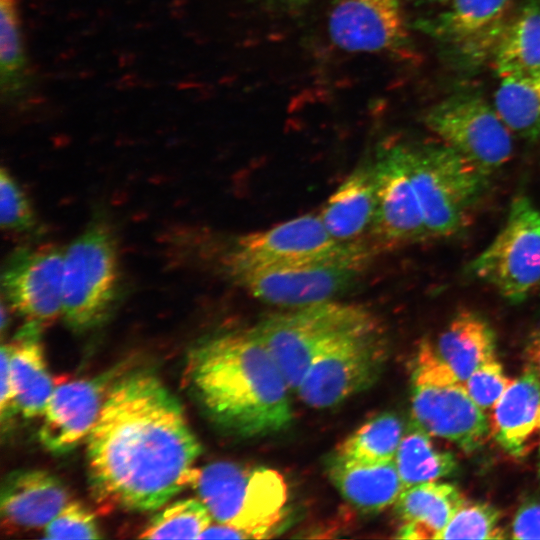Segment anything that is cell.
Wrapping results in <instances>:
<instances>
[{
    "label": "cell",
    "instance_id": "cell-30",
    "mask_svg": "<svg viewBox=\"0 0 540 540\" xmlns=\"http://www.w3.org/2000/svg\"><path fill=\"white\" fill-rule=\"evenodd\" d=\"M212 516L199 499H182L160 510L139 535L146 539L199 538L212 524Z\"/></svg>",
    "mask_w": 540,
    "mask_h": 540
},
{
    "label": "cell",
    "instance_id": "cell-6",
    "mask_svg": "<svg viewBox=\"0 0 540 540\" xmlns=\"http://www.w3.org/2000/svg\"><path fill=\"white\" fill-rule=\"evenodd\" d=\"M120 291V262L111 228L88 226L65 249L62 317L77 332L93 329L110 314Z\"/></svg>",
    "mask_w": 540,
    "mask_h": 540
},
{
    "label": "cell",
    "instance_id": "cell-35",
    "mask_svg": "<svg viewBox=\"0 0 540 540\" xmlns=\"http://www.w3.org/2000/svg\"><path fill=\"white\" fill-rule=\"evenodd\" d=\"M514 539H540V497L525 501L511 523Z\"/></svg>",
    "mask_w": 540,
    "mask_h": 540
},
{
    "label": "cell",
    "instance_id": "cell-39",
    "mask_svg": "<svg viewBox=\"0 0 540 540\" xmlns=\"http://www.w3.org/2000/svg\"><path fill=\"white\" fill-rule=\"evenodd\" d=\"M275 1L280 2L281 4H286V5H302L312 0H275Z\"/></svg>",
    "mask_w": 540,
    "mask_h": 540
},
{
    "label": "cell",
    "instance_id": "cell-33",
    "mask_svg": "<svg viewBox=\"0 0 540 540\" xmlns=\"http://www.w3.org/2000/svg\"><path fill=\"white\" fill-rule=\"evenodd\" d=\"M48 539H98L102 538L94 514L81 503L67 505L44 527Z\"/></svg>",
    "mask_w": 540,
    "mask_h": 540
},
{
    "label": "cell",
    "instance_id": "cell-13",
    "mask_svg": "<svg viewBox=\"0 0 540 540\" xmlns=\"http://www.w3.org/2000/svg\"><path fill=\"white\" fill-rule=\"evenodd\" d=\"M421 25L459 63L476 67L492 59L511 21L512 0H448Z\"/></svg>",
    "mask_w": 540,
    "mask_h": 540
},
{
    "label": "cell",
    "instance_id": "cell-14",
    "mask_svg": "<svg viewBox=\"0 0 540 540\" xmlns=\"http://www.w3.org/2000/svg\"><path fill=\"white\" fill-rule=\"evenodd\" d=\"M495 335L479 315L457 314L435 343L423 342L417 352L412 382L447 385L463 383L495 356Z\"/></svg>",
    "mask_w": 540,
    "mask_h": 540
},
{
    "label": "cell",
    "instance_id": "cell-8",
    "mask_svg": "<svg viewBox=\"0 0 540 540\" xmlns=\"http://www.w3.org/2000/svg\"><path fill=\"white\" fill-rule=\"evenodd\" d=\"M386 358V340L378 323L351 332L314 360L296 391L310 407L335 406L374 384Z\"/></svg>",
    "mask_w": 540,
    "mask_h": 540
},
{
    "label": "cell",
    "instance_id": "cell-19",
    "mask_svg": "<svg viewBox=\"0 0 540 540\" xmlns=\"http://www.w3.org/2000/svg\"><path fill=\"white\" fill-rule=\"evenodd\" d=\"M68 498L62 481L47 471H13L1 487L3 525L12 529L45 527L67 505Z\"/></svg>",
    "mask_w": 540,
    "mask_h": 540
},
{
    "label": "cell",
    "instance_id": "cell-22",
    "mask_svg": "<svg viewBox=\"0 0 540 540\" xmlns=\"http://www.w3.org/2000/svg\"><path fill=\"white\" fill-rule=\"evenodd\" d=\"M452 484L430 481L403 490L395 503L402 539H439L452 517L466 502Z\"/></svg>",
    "mask_w": 540,
    "mask_h": 540
},
{
    "label": "cell",
    "instance_id": "cell-11",
    "mask_svg": "<svg viewBox=\"0 0 540 540\" xmlns=\"http://www.w3.org/2000/svg\"><path fill=\"white\" fill-rule=\"evenodd\" d=\"M364 248L367 246L362 241L336 240L319 215L307 214L239 237L227 253L224 266L228 273L253 266L320 262Z\"/></svg>",
    "mask_w": 540,
    "mask_h": 540
},
{
    "label": "cell",
    "instance_id": "cell-3",
    "mask_svg": "<svg viewBox=\"0 0 540 540\" xmlns=\"http://www.w3.org/2000/svg\"><path fill=\"white\" fill-rule=\"evenodd\" d=\"M212 518L246 538H266L284 517L287 485L276 470L219 461L198 469L193 482Z\"/></svg>",
    "mask_w": 540,
    "mask_h": 540
},
{
    "label": "cell",
    "instance_id": "cell-29",
    "mask_svg": "<svg viewBox=\"0 0 540 540\" xmlns=\"http://www.w3.org/2000/svg\"><path fill=\"white\" fill-rule=\"evenodd\" d=\"M0 84L7 97L16 96L27 79V59L15 0H0Z\"/></svg>",
    "mask_w": 540,
    "mask_h": 540
},
{
    "label": "cell",
    "instance_id": "cell-31",
    "mask_svg": "<svg viewBox=\"0 0 540 540\" xmlns=\"http://www.w3.org/2000/svg\"><path fill=\"white\" fill-rule=\"evenodd\" d=\"M501 514L484 502L466 501L452 517L439 539H504Z\"/></svg>",
    "mask_w": 540,
    "mask_h": 540
},
{
    "label": "cell",
    "instance_id": "cell-34",
    "mask_svg": "<svg viewBox=\"0 0 540 540\" xmlns=\"http://www.w3.org/2000/svg\"><path fill=\"white\" fill-rule=\"evenodd\" d=\"M513 380L494 358L478 367L463 385L473 401L483 410H488L493 409Z\"/></svg>",
    "mask_w": 540,
    "mask_h": 540
},
{
    "label": "cell",
    "instance_id": "cell-4",
    "mask_svg": "<svg viewBox=\"0 0 540 540\" xmlns=\"http://www.w3.org/2000/svg\"><path fill=\"white\" fill-rule=\"evenodd\" d=\"M377 324L358 305L319 302L273 314L250 331L267 348L291 390H297L314 360L334 341Z\"/></svg>",
    "mask_w": 540,
    "mask_h": 540
},
{
    "label": "cell",
    "instance_id": "cell-24",
    "mask_svg": "<svg viewBox=\"0 0 540 540\" xmlns=\"http://www.w3.org/2000/svg\"><path fill=\"white\" fill-rule=\"evenodd\" d=\"M329 476L347 501L368 512L395 504L405 489L395 460L361 463L336 455L329 464Z\"/></svg>",
    "mask_w": 540,
    "mask_h": 540
},
{
    "label": "cell",
    "instance_id": "cell-36",
    "mask_svg": "<svg viewBox=\"0 0 540 540\" xmlns=\"http://www.w3.org/2000/svg\"><path fill=\"white\" fill-rule=\"evenodd\" d=\"M1 393H0V417L1 424L9 423L13 416L18 413L13 385L10 374V355L8 344L1 346Z\"/></svg>",
    "mask_w": 540,
    "mask_h": 540
},
{
    "label": "cell",
    "instance_id": "cell-42",
    "mask_svg": "<svg viewBox=\"0 0 540 540\" xmlns=\"http://www.w3.org/2000/svg\"><path fill=\"white\" fill-rule=\"evenodd\" d=\"M538 475L540 477V463H539V468H538Z\"/></svg>",
    "mask_w": 540,
    "mask_h": 540
},
{
    "label": "cell",
    "instance_id": "cell-1",
    "mask_svg": "<svg viewBox=\"0 0 540 540\" xmlns=\"http://www.w3.org/2000/svg\"><path fill=\"white\" fill-rule=\"evenodd\" d=\"M87 443L89 488L105 507L157 510L198 472L201 447L182 406L149 372L114 381Z\"/></svg>",
    "mask_w": 540,
    "mask_h": 540
},
{
    "label": "cell",
    "instance_id": "cell-18",
    "mask_svg": "<svg viewBox=\"0 0 540 540\" xmlns=\"http://www.w3.org/2000/svg\"><path fill=\"white\" fill-rule=\"evenodd\" d=\"M115 372L55 387L42 414L39 440L55 455L75 449L95 424Z\"/></svg>",
    "mask_w": 540,
    "mask_h": 540
},
{
    "label": "cell",
    "instance_id": "cell-16",
    "mask_svg": "<svg viewBox=\"0 0 540 540\" xmlns=\"http://www.w3.org/2000/svg\"><path fill=\"white\" fill-rule=\"evenodd\" d=\"M413 424L456 444L465 452L482 447L491 436L490 418L467 393L463 383L437 385L412 382Z\"/></svg>",
    "mask_w": 540,
    "mask_h": 540
},
{
    "label": "cell",
    "instance_id": "cell-17",
    "mask_svg": "<svg viewBox=\"0 0 540 540\" xmlns=\"http://www.w3.org/2000/svg\"><path fill=\"white\" fill-rule=\"evenodd\" d=\"M328 32L333 44L347 52L395 53L408 42L399 0H338Z\"/></svg>",
    "mask_w": 540,
    "mask_h": 540
},
{
    "label": "cell",
    "instance_id": "cell-28",
    "mask_svg": "<svg viewBox=\"0 0 540 540\" xmlns=\"http://www.w3.org/2000/svg\"><path fill=\"white\" fill-rule=\"evenodd\" d=\"M402 438L401 420L393 413H382L346 438L337 455L361 463L390 462L395 460Z\"/></svg>",
    "mask_w": 540,
    "mask_h": 540
},
{
    "label": "cell",
    "instance_id": "cell-9",
    "mask_svg": "<svg viewBox=\"0 0 540 540\" xmlns=\"http://www.w3.org/2000/svg\"><path fill=\"white\" fill-rule=\"evenodd\" d=\"M470 270L511 302L524 300L540 283V210L528 198L513 201L503 228Z\"/></svg>",
    "mask_w": 540,
    "mask_h": 540
},
{
    "label": "cell",
    "instance_id": "cell-7",
    "mask_svg": "<svg viewBox=\"0 0 540 540\" xmlns=\"http://www.w3.org/2000/svg\"><path fill=\"white\" fill-rule=\"evenodd\" d=\"M370 249L311 263L253 266L228 272L255 298L298 308L331 300L358 279L370 260Z\"/></svg>",
    "mask_w": 540,
    "mask_h": 540
},
{
    "label": "cell",
    "instance_id": "cell-2",
    "mask_svg": "<svg viewBox=\"0 0 540 540\" xmlns=\"http://www.w3.org/2000/svg\"><path fill=\"white\" fill-rule=\"evenodd\" d=\"M187 374L208 416L233 434L264 436L292 420L291 389L250 330L201 341L189 353Z\"/></svg>",
    "mask_w": 540,
    "mask_h": 540
},
{
    "label": "cell",
    "instance_id": "cell-15",
    "mask_svg": "<svg viewBox=\"0 0 540 540\" xmlns=\"http://www.w3.org/2000/svg\"><path fill=\"white\" fill-rule=\"evenodd\" d=\"M377 204L370 234L383 248L427 237L421 205L408 171L403 144L380 150L374 162Z\"/></svg>",
    "mask_w": 540,
    "mask_h": 540
},
{
    "label": "cell",
    "instance_id": "cell-21",
    "mask_svg": "<svg viewBox=\"0 0 540 540\" xmlns=\"http://www.w3.org/2000/svg\"><path fill=\"white\" fill-rule=\"evenodd\" d=\"M42 329L36 323L25 322L8 343L15 402L18 413L25 418L42 416L55 389L44 359Z\"/></svg>",
    "mask_w": 540,
    "mask_h": 540
},
{
    "label": "cell",
    "instance_id": "cell-37",
    "mask_svg": "<svg viewBox=\"0 0 540 540\" xmlns=\"http://www.w3.org/2000/svg\"><path fill=\"white\" fill-rule=\"evenodd\" d=\"M199 538L243 539V536L237 529L217 522L215 525L211 524Z\"/></svg>",
    "mask_w": 540,
    "mask_h": 540
},
{
    "label": "cell",
    "instance_id": "cell-20",
    "mask_svg": "<svg viewBox=\"0 0 540 540\" xmlns=\"http://www.w3.org/2000/svg\"><path fill=\"white\" fill-rule=\"evenodd\" d=\"M539 418L540 376L527 367L493 407L491 436L510 455L522 456L538 431Z\"/></svg>",
    "mask_w": 540,
    "mask_h": 540
},
{
    "label": "cell",
    "instance_id": "cell-27",
    "mask_svg": "<svg viewBox=\"0 0 540 540\" xmlns=\"http://www.w3.org/2000/svg\"><path fill=\"white\" fill-rule=\"evenodd\" d=\"M494 108L510 131L521 137H540V74L500 78Z\"/></svg>",
    "mask_w": 540,
    "mask_h": 540
},
{
    "label": "cell",
    "instance_id": "cell-40",
    "mask_svg": "<svg viewBox=\"0 0 540 540\" xmlns=\"http://www.w3.org/2000/svg\"><path fill=\"white\" fill-rule=\"evenodd\" d=\"M414 1H421V2H437V3H445L448 0H414Z\"/></svg>",
    "mask_w": 540,
    "mask_h": 540
},
{
    "label": "cell",
    "instance_id": "cell-10",
    "mask_svg": "<svg viewBox=\"0 0 540 540\" xmlns=\"http://www.w3.org/2000/svg\"><path fill=\"white\" fill-rule=\"evenodd\" d=\"M424 123L441 143L487 174L511 158V131L478 95L460 93L439 101L426 111Z\"/></svg>",
    "mask_w": 540,
    "mask_h": 540
},
{
    "label": "cell",
    "instance_id": "cell-12",
    "mask_svg": "<svg viewBox=\"0 0 540 540\" xmlns=\"http://www.w3.org/2000/svg\"><path fill=\"white\" fill-rule=\"evenodd\" d=\"M65 250L55 245L22 247L6 261L2 293L7 306L42 327L62 316Z\"/></svg>",
    "mask_w": 540,
    "mask_h": 540
},
{
    "label": "cell",
    "instance_id": "cell-23",
    "mask_svg": "<svg viewBox=\"0 0 540 540\" xmlns=\"http://www.w3.org/2000/svg\"><path fill=\"white\" fill-rule=\"evenodd\" d=\"M374 163L356 169L330 196L319 215L333 238L357 242L370 232L376 212Z\"/></svg>",
    "mask_w": 540,
    "mask_h": 540
},
{
    "label": "cell",
    "instance_id": "cell-38",
    "mask_svg": "<svg viewBox=\"0 0 540 540\" xmlns=\"http://www.w3.org/2000/svg\"><path fill=\"white\" fill-rule=\"evenodd\" d=\"M528 367L540 376V332L537 333L526 347Z\"/></svg>",
    "mask_w": 540,
    "mask_h": 540
},
{
    "label": "cell",
    "instance_id": "cell-26",
    "mask_svg": "<svg viewBox=\"0 0 540 540\" xmlns=\"http://www.w3.org/2000/svg\"><path fill=\"white\" fill-rule=\"evenodd\" d=\"M395 464L404 485L409 488L425 482L437 481L455 472V456L436 447L430 435L413 424L400 442Z\"/></svg>",
    "mask_w": 540,
    "mask_h": 540
},
{
    "label": "cell",
    "instance_id": "cell-5",
    "mask_svg": "<svg viewBox=\"0 0 540 540\" xmlns=\"http://www.w3.org/2000/svg\"><path fill=\"white\" fill-rule=\"evenodd\" d=\"M403 146L427 237L457 233L465 226L487 173L443 143Z\"/></svg>",
    "mask_w": 540,
    "mask_h": 540
},
{
    "label": "cell",
    "instance_id": "cell-32",
    "mask_svg": "<svg viewBox=\"0 0 540 540\" xmlns=\"http://www.w3.org/2000/svg\"><path fill=\"white\" fill-rule=\"evenodd\" d=\"M0 222L2 229L11 232H26L36 225L29 199L4 168L0 172Z\"/></svg>",
    "mask_w": 540,
    "mask_h": 540
},
{
    "label": "cell",
    "instance_id": "cell-41",
    "mask_svg": "<svg viewBox=\"0 0 540 540\" xmlns=\"http://www.w3.org/2000/svg\"><path fill=\"white\" fill-rule=\"evenodd\" d=\"M538 432L540 434V418H539ZM539 455H540V444H539Z\"/></svg>",
    "mask_w": 540,
    "mask_h": 540
},
{
    "label": "cell",
    "instance_id": "cell-25",
    "mask_svg": "<svg viewBox=\"0 0 540 540\" xmlns=\"http://www.w3.org/2000/svg\"><path fill=\"white\" fill-rule=\"evenodd\" d=\"M493 60L500 78L540 74V4L513 15Z\"/></svg>",
    "mask_w": 540,
    "mask_h": 540
}]
</instances>
